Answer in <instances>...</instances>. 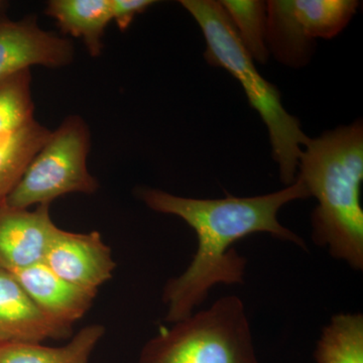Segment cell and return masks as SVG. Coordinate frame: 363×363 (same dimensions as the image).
Segmentation results:
<instances>
[{"label": "cell", "instance_id": "obj_10", "mask_svg": "<svg viewBox=\"0 0 363 363\" xmlns=\"http://www.w3.org/2000/svg\"><path fill=\"white\" fill-rule=\"evenodd\" d=\"M72 327L48 317L9 272L0 269V347L69 337Z\"/></svg>", "mask_w": 363, "mask_h": 363}, {"label": "cell", "instance_id": "obj_6", "mask_svg": "<svg viewBox=\"0 0 363 363\" xmlns=\"http://www.w3.org/2000/svg\"><path fill=\"white\" fill-rule=\"evenodd\" d=\"M357 0H272L267 2L269 52L284 65L309 63L315 40L332 39L357 13Z\"/></svg>", "mask_w": 363, "mask_h": 363}, {"label": "cell", "instance_id": "obj_18", "mask_svg": "<svg viewBox=\"0 0 363 363\" xmlns=\"http://www.w3.org/2000/svg\"><path fill=\"white\" fill-rule=\"evenodd\" d=\"M154 0H111L112 21L121 32L128 30L136 16L147 11L156 4Z\"/></svg>", "mask_w": 363, "mask_h": 363}, {"label": "cell", "instance_id": "obj_7", "mask_svg": "<svg viewBox=\"0 0 363 363\" xmlns=\"http://www.w3.org/2000/svg\"><path fill=\"white\" fill-rule=\"evenodd\" d=\"M74 56L71 40L40 28L35 16L20 21L0 18V80L33 66L63 68Z\"/></svg>", "mask_w": 363, "mask_h": 363}, {"label": "cell", "instance_id": "obj_5", "mask_svg": "<svg viewBox=\"0 0 363 363\" xmlns=\"http://www.w3.org/2000/svg\"><path fill=\"white\" fill-rule=\"evenodd\" d=\"M90 145L89 126L84 119L66 117L33 157L6 204L28 209L33 205H50L70 193L96 192L99 184L87 168Z\"/></svg>", "mask_w": 363, "mask_h": 363}, {"label": "cell", "instance_id": "obj_13", "mask_svg": "<svg viewBox=\"0 0 363 363\" xmlns=\"http://www.w3.org/2000/svg\"><path fill=\"white\" fill-rule=\"evenodd\" d=\"M51 133L35 119L20 130L0 136V202L20 183Z\"/></svg>", "mask_w": 363, "mask_h": 363}, {"label": "cell", "instance_id": "obj_2", "mask_svg": "<svg viewBox=\"0 0 363 363\" xmlns=\"http://www.w3.org/2000/svg\"><path fill=\"white\" fill-rule=\"evenodd\" d=\"M297 177L318 202L311 216L315 245L362 271V121L310 138L301 154Z\"/></svg>", "mask_w": 363, "mask_h": 363}, {"label": "cell", "instance_id": "obj_16", "mask_svg": "<svg viewBox=\"0 0 363 363\" xmlns=\"http://www.w3.org/2000/svg\"><path fill=\"white\" fill-rule=\"evenodd\" d=\"M220 4L253 61L266 64L271 55L267 40V2L223 0Z\"/></svg>", "mask_w": 363, "mask_h": 363}, {"label": "cell", "instance_id": "obj_3", "mask_svg": "<svg viewBox=\"0 0 363 363\" xmlns=\"http://www.w3.org/2000/svg\"><path fill=\"white\" fill-rule=\"evenodd\" d=\"M182 6L201 28L209 65L222 68L238 81L250 106L259 114L269 130L272 157L279 166V179L286 186L297 179L303 147L309 142L297 117L291 116L281 104L277 86L262 77L255 68L220 1L182 0Z\"/></svg>", "mask_w": 363, "mask_h": 363}, {"label": "cell", "instance_id": "obj_4", "mask_svg": "<svg viewBox=\"0 0 363 363\" xmlns=\"http://www.w3.org/2000/svg\"><path fill=\"white\" fill-rule=\"evenodd\" d=\"M138 363L262 362L245 303L230 295L162 329L143 346Z\"/></svg>", "mask_w": 363, "mask_h": 363}, {"label": "cell", "instance_id": "obj_11", "mask_svg": "<svg viewBox=\"0 0 363 363\" xmlns=\"http://www.w3.org/2000/svg\"><path fill=\"white\" fill-rule=\"evenodd\" d=\"M11 274L48 317L69 327L84 316L97 295L60 278L44 262Z\"/></svg>", "mask_w": 363, "mask_h": 363}, {"label": "cell", "instance_id": "obj_17", "mask_svg": "<svg viewBox=\"0 0 363 363\" xmlns=\"http://www.w3.org/2000/svg\"><path fill=\"white\" fill-rule=\"evenodd\" d=\"M30 70L0 80V136L35 121Z\"/></svg>", "mask_w": 363, "mask_h": 363}, {"label": "cell", "instance_id": "obj_15", "mask_svg": "<svg viewBox=\"0 0 363 363\" xmlns=\"http://www.w3.org/2000/svg\"><path fill=\"white\" fill-rule=\"evenodd\" d=\"M316 363H363V315L345 313L331 318L314 352Z\"/></svg>", "mask_w": 363, "mask_h": 363}, {"label": "cell", "instance_id": "obj_9", "mask_svg": "<svg viewBox=\"0 0 363 363\" xmlns=\"http://www.w3.org/2000/svg\"><path fill=\"white\" fill-rule=\"evenodd\" d=\"M58 228L50 205L30 211L0 202V269L13 272L44 262Z\"/></svg>", "mask_w": 363, "mask_h": 363}, {"label": "cell", "instance_id": "obj_14", "mask_svg": "<svg viewBox=\"0 0 363 363\" xmlns=\"http://www.w3.org/2000/svg\"><path fill=\"white\" fill-rule=\"evenodd\" d=\"M105 333L104 326L88 325L66 345L48 347L20 343L0 347V363H89L91 354Z\"/></svg>", "mask_w": 363, "mask_h": 363}, {"label": "cell", "instance_id": "obj_19", "mask_svg": "<svg viewBox=\"0 0 363 363\" xmlns=\"http://www.w3.org/2000/svg\"><path fill=\"white\" fill-rule=\"evenodd\" d=\"M6 6L7 4L6 1H2V0H0V13L4 11V9H6Z\"/></svg>", "mask_w": 363, "mask_h": 363}, {"label": "cell", "instance_id": "obj_1", "mask_svg": "<svg viewBox=\"0 0 363 363\" xmlns=\"http://www.w3.org/2000/svg\"><path fill=\"white\" fill-rule=\"evenodd\" d=\"M136 192L150 209L180 217L197 235V252L187 269L164 286L162 300L168 307L169 323L190 317L213 286L245 283L247 260L233 247L238 240L250 234L269 233L307 250L304 240L278 219L285 205L311 197L298 177L283 190L255 197L227 194L221 199H194L152 188Z\"/></svg>", "mask_w": 363, "mask_h": 363}, {"label": "cell", "instance_id": "obj_12", "mask_svg": "<svg viewBox=\"0 0 363 363\" xmlns=\"http://www.w3.org/2000/svg\"><path fill=\"white\" fill-rule=\"evenodd\" d=\"M45 13L62 32L82 40L91 56L101 55L105 28L112 21L111 0H52Z\"/></svg>", "mask_w": 363, "mask_h": 363}, {"label": "cell", "instance_id": "obj_8", "mask_svg": "<svg viewBox=\"0 0 363 363\" xmlns=\"http://www.w3.org/2000/svg\"><path fill=\"white\" fill-rule=\"evenodd\" d=\"M44 264L60 278L95 292L112 278L116 266L101 234L75 233L61 228L57 229L50 243Z\"/></svg>", "mask_w": 363, "mask_h": 363}]
</instances>
